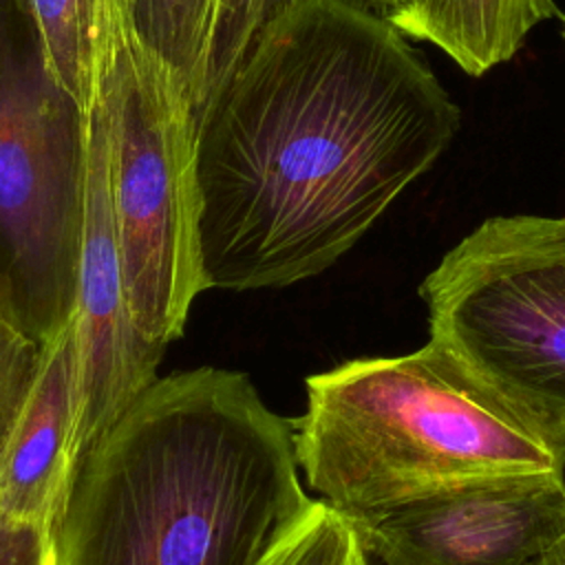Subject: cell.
<instances>
[{
	"mask_svg": "<svg viewBox=\"0 0 565 565\" xmlns=\"http://www.w3.org/2000/svg\"><path fill=\"white\" fill-rule=\"evenodd\" d=\"M461 113L358 0H309L196 119L205 289H278L344 256L450 146Z\"/></svg>",
	"mask_w": 565,
	"mask_h": 565,
	"instance_id": "cell-1",
	"label": "cell"
},
{
	"mask_svg": "<svg viewBox=\"0 0 565 565\" xmlns=\"http://www.w3.org/2000/svg\"><path fill=\"white\" fill-rule=\"evenodd\" d=\"M311 505L291 419L201 366L157 377L84 455L51 565H265Z\"/></svg>",
	"mask_w": 565,
	"mask_h": 565,
	"instance_id": "cell-2",
	"label": "cell"
},
{
	"mask_svg": "<svg viewBox=\"0 0 565 565\" xmlns=\"http://www.w3.org/2000/svg\"><path fill=\"white\" fill-rule=\"evenodd\" d=\"M294 426L300 475L349 521L466 486L565 477V441L428 340L388 358H355L305 380Z\"/></svg>",
	"mask_w": 565,
	"mask_h": 565,
	"instance_id": "cell-3",
	"label": "cell"
},
{
	"mask_svg": "<svg viewBox=\"0 0 565 565\" xmlns=\"http://www.w3.org/2000/svg\"><path fill=\"white\" fill-rule=\"evenodd\" d=\"M95 95L126 294L137 329L168 347L205 291L192 104L141 38L128 0H97Z\"/></svg>",
	"mask_w": 565,
	"mask_h": 565,
	"instance_id": "cell-4",
	"label": "cell"
},
{
	"mask_svg": "<svg viewBox=\"0 0 565 565\" xmlns=\"http://www.w3.org/2000/svg\"><path fill=\"white\" fill-rule=\"evenodd\" d=\"M430 340L565 441V216H492L424 278Z\"/></svg>",
	"mask_w": 565,
	"mask_h": 565,
	"instance_id": "cell-5",
	"label": "cell"
},
{
	"mask_svg": "<svg viewBox=\"0 0 565 565\" xmlns=\"http://www.w3.org/2000/svg\"><path fill=\"white\" fill-rule=\"evenodd\" d=\"M86 113L55 86L29 33L0 44V307L46 344L75 313Z\"/></svg>",
	"mask_w": 565,
	"mask_h": 565,
	"instance_id": "cell-6",
	"label": "cell"
},
{
	"mask_svg": "<svg viewBox=\"0 0 565 565\" xmlns=\"http://www.w3.org/2000/svg\"><path fill=\"white\" fill-rule=\"evenodd\" d=\"M86 210L73 313L77 353L73 472L130 402L157 380L166 351L137 329L130 313L110 203L106 130L95 90L86 110Z\"/></svg>",
	"mask_w": 565,
	"mask_h": 565,
	"instance_id": "cell-7",
	"label": "cell"
},
{
	"mask_svg": "<svg viewBox=\"0 0 565 565\" xmlns=\"http://www.w3.org/2000/svg\"><path fill=\"white\" fill-rule=\"evenodd\" d=\"M380 565H532L565 534V477H519L351 521Z\"/></svg>",
	"mask_w": 565,
	"mask_h": 565,
	"instance_id": "cell-8",
	"label": "cell"
},
{
	"mask_svg": "<svg viewBox=\"0 0 565 565\" xmlns=\"http://www.w3.org/2000/svg\"><path fill=\"white\" fill-rule=\"evenodd\" d=\"M77 353L73 320L44 347L33 388L0 457V505L46 539L73 477Z\"/></svg>",
	"mask_w": 565,
	"mask_h": 565,
	"instance_id": "cell-9",
	"label": "cell"
},
{
	"mask_svg": "<svg viewBox=\"0 0 565 565\" xmlns=\"http://www.w3.org/2000/svg\"><path fill=\"white\" fill-rule=\"evenodd\" d=\"M380 15L404 38L435 44L463 73L481 77L512 60L527 33L561 11L554 0H386Z\"/></svg>",
	"mask_w": 565,
	"mask_h": 565,
	"instance_id": "cell-10",
	"label": "cell"
},
{
	"mask_svg": "<svg viewBox=\"0 0 565 565\" xmlns=\"http://www.w3.org/2000/svg\"><path fill=\"white\" fill-rule=\"evenodd\" d=\"M49 77L84 113L95 90L97 0H13Z\"/></svg>",
	"mask_w": 565,
	"mask_h": 565,
	"instance_id": "cell-11",
	"label": "cell"
},
{
	"mask_svg": "<svg viewBox=\"0 0 565 565\" xmlns=\"http://www.w3.org/2000/svg\"><path fill=\"white\" fill-rule=\"evenodd\" d=\"M141 38L179 77L194 124L203 104L216 0H128Z\"/></svg>",
	"mask_w": 565,
	"mask_h": 565,
	"instance_id": "cell-12",
	"label": "cell"
},
{
	"mask_svg": "<svg viewBox=\"0 0 565 565\" xmlns=\"http://www.w3.org/2000/svg\"><path fill=\"white\" fill-rule=\"evenodd\" d=\"M305 2L309 0H216L205 68V90L199 115L241 66L267 26Z\"/></svg>",
	"mask_w": 565,
	"mask_h": 565,
	"instance_id": "cell-13",
	"label": "cell"
},
{
	"mask_svg": "<svg viewBox=\"0 0 565 565\" xmlns=\"http://www.w3.org/2000/svg\"><path fill=\"white\" fill-rule=\"evenodd\" d=\"M265 565H371L353 523L313 499L298 527Z\"/></svg>",
	"mask_w": 565,
	"mask_h": 565,
	"instance_id": "cell-14",
	"label": "cell"
},
{
	"mask_svg": "<svg viewBox=\"0 0 565 565\" xmlns=\"http://www.w3.org/2000/svg\"><path fill=\"white\" fill-rule=\"evenodd\" d=\"M44 347L29 338L0 307V457L38 377Z\"/></svg>",
	"mask_w": 565,
	"mask_h": 565,
	"instance_id": "cell-15",
	"label": "cell"
},
{
	"mask_svg": "<svg viewBox=\"0 0 565 565\" xmlns=\"http://www.w3.org/2000/svg\"><path fill=\"white\" fill-rule=\"evenodd\" d=\"M0 565H51L49 539L33 525L11 519L0 505Z\"/></svg>",
	"mask_w": 565,
	"mask_h": 565,
	"instance_id": "cell-16",
	"label": "cell"
},
{
	"mask_svg": "<svg viewBox=\"0 0 565 565\" xmlns=\"http://www.w3.org/2000/svg\"><path fill=\"white\" fill-rule=\"evenodd\" d=\"M532 565H565V534L545 554H541Z\"/></svg>",
	"mask_w": 565,
	"mask_h": 565,
	"instance_id": "cell-17",
	"label": "cell"
},
{
	"mask_svg": "<svg viewBox=\"0 0 565 565\" xmlns=\"http://www.w3.org/2000/svg\"><path fill=\"white\" fill-rule=\"evenodd\" d=\"M358 2H360V4H364L366 9H373V11H377V13H380V9L384 7V2H386V0H358Z\"/></svg>",
	"mask_w": 565,
	"mask_h": 565,
	"instance_id": "cell-18",
	"label": "cell"
},
{
	"mask_svg": "<svg viewBox=\"0 0 565 565\" xmlns=\"http://www.w3.org/2000/svg\"><path fill=\"white\" fill-rule=\"evenodd\" d=\"M7 2H9V0H0V11L4 9V4H7Z\"/></svg>",
	"mask_w": 565,
	"mask_h": 565,
	"instance_id": "cell-19",
	"label": "cell"
},
{
	"mask_svg": "<svg viewBox=\"0 0 565 565\" xmlns=\"http://www.w3.org/2000/svg\"><path fill=\"white\" fill-rule=\"evenodd\" d=\"M563 40H565V29H563Z\"/></svg>",
	"mask_w": 565,
	"mask_h": 565,
	"instance_id": "cell-20",
	"label": "cell"
}]
</instances>
